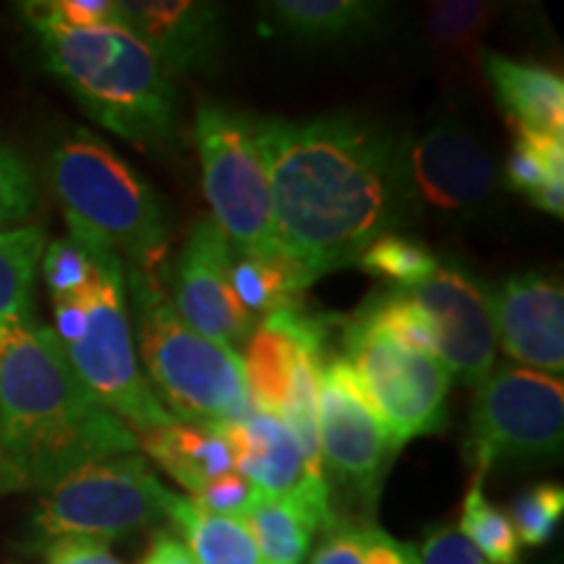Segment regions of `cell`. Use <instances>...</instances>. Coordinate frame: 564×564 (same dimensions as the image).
<instances>
[{
    "instance_id": "cell-31",
    "label": "cell",
    "mask_w": 564,
    "mask_h": 564,
    "mask_svg": "<svg viewBox=\"0 0 564 564\" xmlns=\"http://www.w3.org/2000/svg\"><path fill=\"white\" fill-rule=\"evenodd\" d=\"M564 514V489L560 484H535L514 499L512 525L520 544L544 546L554 539Z\"/></svg>"
},
{
    "instance_id": "cell-3",
    "label": "cell",
    "mask_w": 564,
    "mask_h": 564,
    "mask_svg": "<svg viewBox=\"0 0 564 564\" xmlns=\"http://www.w3.org/2000/svg\"><path fill=\"white\" fill-rule=\"evenodd\" d=\"M47 68L66 84L91 121L147 152H171L181 141L173 76L123 24L66 30L24 9Z\"/></svg>"
},
{
    "instance_id": "cell-26",
    "label": "cell",
    "mask_w": 564,
    "mask_h": 564,
    "mask_svg": "<svg viewBox=\"0 0 564 564\" xmlns=\"http://www.w3.org/2000/svg\"><path fill=\"white\" fill-rule=\"evenodd\" d=\"M47 238L40 225L0 230V329L30 322L32 288Z\"/></svg>"
},
{
    "instance_id": "cell-6",
    "label": "cell",
    "mask_w": 564,
    "mask_h": 564,
    "mask_svg": "<svg viewBox=\"0 0 564 564\" xmlns=\"http://www.w3.org/2000/svg\"><path fill=\"white\" fill-rule=\"evenodd\" d=\"M194 139L212 220L220 225L232 251L243 257H280L257 118L204 102L196 108Z\"/></svg>"
},
{
    "instance_id": "cell-24",
    "label": "cell",
    "mask_w": 564,
    "mask_h": 564,
    "mask_svg": "<svg viewBox=\"0 0 564 564\" xmlns=\"http://www.w3.org/2000/svg\"><path fill=\"white\" fill-rule=\"evenodd\" d=\"M497 17L499 6L486 0H440L429 3L423 32L436 58L453 68L476 70L481 66V40Z\"/></svg>"
},
{
    "instance_id": "cell-34",
    "label": "cell",
    "mask_w": 564,
    "mask_h": 564,
    "mask_svg": "<svg viewBox=\"0 0 564 564\" xmlns=\"http://www.w3.org/2000/svg\"><path fill=\"white\" fill-rule=\"evenodd\" d=\"M51 24L66 30H95L102 24H121V11L112 0H51V3H24Z\"/></svg>"
},
{
    "instance_id": "cell-5",
    "label": "cell",
    "mask_w": 564,
    "mask_h": 564,
    "mask_svg": "<svg viewBox=\"0 0 564 564\" xmlns=\"http://www.w3.org/2000/svg\"><path fill=\"white\" fill-rule=\"evenodd\" d=\"M139 350L162 408L181 423H232L253 411L243 358L181 319L154 274L126 270Z\"/></svg>"
},
{
    "instance_id": "cell-23",
    "label": "cell",
    "mask_w": 564,
    "mask_h": 564,
    "mask_svg": "<svg viewBox=\"0 0 564 564\" xmlns=\"http://www.w3.org/2000/svg\"><path fill=\"white\" fill-rule=\"evenodd\" d=\"M241 520L249 528L262 564H303L312 549L314 533L322 531L312 510L299 499L270 497L262 491L257 494Z\"/></svg>"
},
{
    "instance_id": "cell-28",
    "label": "cell",
    "mask_w": 564,
    "mask_h": 564,
    "mask_svg": "<svg viewBox=\"0 0 564 564\" xmlns=\"http://www.w3.org/2000/svg\"><path fill=\"white\" fill-rule=\"evenodd\" d=\"M308 564H421L419 549L398 541L373 523H337Z\"/></svg>"
},
{
    "instance_id": "cell-35",
    "label": "cell",
    "mask_w": 564,
    "mask_h": 564,
    "mask_svg": "<svg viewBox=\"0 0 564 564\" xmlns=\"http://www.w3.org/2000/svg\"><path fill=\"white\" fill-rule=\"evenodd\" d=\"M257 494L259 489L249 481V478H243L238 470H230V474L215 478V481L204 486V489L194 497V502L207 512L241 520L243 512L249 510V505L257 499Z\"/></svg>"
},
{
    "instance_id": "cell-39",
    "label": "cell",
    "mask_w": 564,
    "mask_h": 564,
    "mask_svg": "<svg viewBox=\"0 0 564 564\" xmlns=\"http://www.w3.org/2000/svg\"><path fill=\"white\" fill-rule=\"evenodd\" d=\"M139 564H194L188 549L183 546V541L175 539L173 533L162 531L152 539L147 554L141 556Z\"/></svg>"
},
{
    "instance_id": "cell-25",
    "label": "cell",
    "mask_w": 564,
    "mask_h": 564,
    "mask_svg": "<svg viewBox=\"0 0 564 564\" xmlns=\"http://www.w3.org/2000/svg\"><path fill=\"white\" fill-rule=\"evenodd\" d=\"M505 183L546 215H564V137L514 133Z\"/></svg>"
},
{
    "instance_id": "cell-4",
    "label": "cell",
    "mask_w": 564,
    "mask_h": 564,
    "mask_svg": "<svg viewBox=\"0 0 564 564\" xmlns=\"http://www.w3.org/2000/svg\"><path fill=\"white\" fill-rule=\"evenodd\" d=\"M51 186L76 243L116 253L126 270L154 274L171 249V228L154 188L123 158L76 129L51 152Z\"/></svg>"
},
{
    "instance_id": "cell-20",
    "label": "cell",
    "mask_w": 564,
    "mask_h": 564,
    "mask_svg": "<svg viewBox=\"0 0 564 564\" xmlns=\"http://www.w3.org/2000/svg\"><path fill=\"white\" fill-rule=\"evenodd\" d=\"M384 3L369 0H274L262 9L267 30L295 45H343L371 34L384 19Z\"/></svg>"
},
{
    "instance_id": "cell-19",
    "label": "cell",
    "mask_w": 564,
    "mask_h": 564,
    "mask_svg": "<svg viewBox=\"0 0 564 564\" xmlns=\"http://www.w3.org/2000/svg\"><path fill=\"white\" fill-rule=\"evenodd\" d=\"M481 70L514 133L564 137V82L552 68L484 51Z\"/></svg>"
},
{
    "instance_id": "cell-11",
    "label": "cell",
    "mask_w": 564,
    "mask_h": 564,
    "mask_svg": "<svg viewBox=\"0 0 564 564\" xmlns=\"http://www.w3.org/2000/svg\"><path fill=\"white\" fill-rule=\"evenodd\" d=\"M316 429L329 474L366 510H373L398 447L348 358L322 356L316 369Z\"/></svg>"
},
{
    "instance_id": "cell-14",
    "label": "cell",
    "mask_w": 564,
    "mask_h": 564,
    "mask_svg": "<svg viewBox=\"0 0 564 564\" xmlns=\"http://www.w3.org/2000/svg\"><path fill=\"white\" fill-rule=\"evenodd\" d=\"M408 293L432 319L436 358L449 377L468 387L481 384L497 356L489 288L463 267L440 264L432 278Z\"/></svg>"
},
{
    "instance_id": "cell-40",
    "label": "cell",
    "mask_w": 564,
    "mask_h": 564,
    "mask_svg": "<svg viewBox=\"0 0 564 564\" xmlns=\"http://www.w3.org/2000/svg\"><path fill=\"white\" fill-rule=\"evenodd\" d=\"M0 337H3V329H0Z\"/></svg>"
},
{
    "instance_id": "cell-16",
    "label": "cell",
    "mask_w": 564,
    "mask_h": 564,
    "mask_svg": "<svg viewBox=\"0 0 564 564\" xmlns=\"http://www.w3.org/2000/svg\"><path fill=\"white\" fill-rule=\"evenodd\" d=\"M232 449V463L243 478L270 497H295L312 510L324 533L337 523L329 489L308 481L301 444L288 423L272 413L251 411L241 421L217 423Z\"/></svg>"
},
{
    "instance_id": "cell-30",
    "label": "cell",
    "mask_w": 564,
    "mask_h": 564,
    "mask_svg": "<svg viewBox=\"0 0 564 564\" xmlns=\"http://www.w3.org/2000/svg\"><path fill=\"white\" fill-rule=\"evenodd\" d=\"M356 264L377 280L398 285V291H413L432 278L440 267V259L426 243L415 241V238L384 232L366 246Z\"/></svg>"
},
{
    "instance_id": "cell-29",
    "label": "cell",
    "mask_w": 564,
    "mask_h": 564,
    "mask_svg": "<svg viewBox=\"0 0 564 564\" xmlns=\"http://www.w3.org/2000/svg\"><path fill=\"white\" fill-rule=\"evenodd\" d=\"M457 531L491 564H520L523 560V544L514 533L510 514L486 499L484 478L474 476L468 491H465Z\"/></svg>"
},
{
    "instance_id": "cell-33",
    "label": "cell",
    "mask_w": 564,
    "mask_h": 564,
    "mask_svg": "<svg viewBox=\"0 0 564 564\" xmlns=\"http://www.w3.org/2000/svg\"><path fill=\"white\" fill-rule=\"evenodd\" d=\"M37 207V188L26 165L0 144V230L19 228Z\"/></svg>"
},
{
    "instance_id": "cell-37",
    "label": "cell",
    "mask_w": 564,
    "mask_h": 564,
    "mask_svg": "<svg viewBox=\"0 0 564 564\" xmlns=\"http://www.w3.org/2000/svg\"><path fill=\"white\" fill-rule=\"evenodd\" d=\"M45 564H123L97 539H61L45 546Z\"/></svg>"
},
{
    "instance_id": "cell-32",
    "label": "cell",
    "mask_w": 564,
    "mask_h": 564,
    "mask_svg": "<svg viewBox=\"0 0 564 564\" xmlns=\"http://www.w3.org/2000/svg\"><path fill=\"white\" fill-rule=\"evenodd\" d=\"M40 264L53 299L87 291L97 274L95 253L76 243L74 238H58L47 243Z\"/></svg>"
},
{
    "instance_id": "cell-8",
    "label": "cell",
    "mask_w": 564,
    "mask_h": 564,
    "mask_svg": "<svg viewBox=\"0 0 564 564\" xmlns=\"http://www.w3.org/2000/svg\"><path fill=\"white\" fill-rule=\"evenodd\" d=\"M167 489L141 455L91 463L51 486L34 507L32 541L40 546L61 539H121L165 518Z\"/></svg>"
},
{
    "instance_id": "cell-9",
    "label": "cell",
    "mask_w": 564,
    "mask_h": 564,
    "mask_svg": "<svg viewBox=\"0 0 564 564\" xmlns=\"http://www.w3.org/2000/svg\"><path fill=\"white\" fill-rule=\"evenodd\" d=\"M564 440V384L549 373L494 366L476 387L468 455L474 476L507 463L552 460Z\"/></svg>"
},
{
    "instance_id": "cell-17",
    "label": "cell",
    "mask_w": 564,
    "mask_h": 564,
    "mask_svg": "<svg viewBox=\"0 0 564 564\" xmlns=\"http://www.w3.org/2000/svg\"><path fill=\"white\" fill-rule=\"evenodd\" d=\"M121 24L137 34L167 74H199L220 63L225 13L207 0H123Z\"/></svg>"
},
{
    "instance_id": "cell-2",
    "label": "cell",
    "mask_w": 564,
    "mask_h": 564,
    "mask_svg": "<svg viewBox=\"0 0 564 564\" xmlns=\"http://www.w3.org/2000/svg\"><path fill=\"white\" fill-rule=\"evenodd\" d=\"M137 434L70 369L53 329L11 324L0 337V476L47 491L110 457L133 455Z\"/></svg>"
},
{
    "instance_id": "cell-27",
    "label": "cell",
    "mask_w": 564,
    "mask_h": 564,
    "mask_svg": "<svg viewBox=\"0 0 564 564\" xmlns=\"http://www.w3.org/2000/svg\"><path fill=\"white\" fill-rule=\"evenodd\" d=\"M303 288L299 272L282 257H232V291L253 319L299 306L295 299Z\"/></svg>"
},
{
    "instance_id": "cell-21",
    "label": "cell",
    "mask_w": 564,
    "mask_h": 564,
    "mask_svg": "<svg viewBox=\"0 0 564 564\" xmlns=\"http://www.w3.org/2000/svg\"><path fill=\"white\" fill-rule=\"evenodd\" d=\"M137 440L139 447L194 497L215 478L236 470L232 449L217 423L175 421L171 426L137 434Z\"/></svg>"
},
{
    "instance_id": "cell-18",
    "label": "cell",
    "mask_w": 564,
    "mask_h": 564,
    "mask_svg": "<svg viewBox=\"0 0 564 564\" xmlns=\"http://www.w3.org/2000/svg\"><path fill=\"white\" fill-rule=\"evenodd\" d=\"M327 324L299 306L267 314L246 340L243 369L253 411L278 415L291 400L295 377L324 356Z\"/></svg>"
},
{
    "instance_id": "cell-1",
    "label": "cell",
    "mask_w": 564,
    "mask_h": 564,
    "mask_svg": "<svg viewBox=\"0 0 564 564\" xmlns=\"http://www.w3.org/2000/svg\"><path fill=\"white\" fill-rule=\"evenodd\" d=\"M280 257L312 285L358 262L403 215L400 139L358 116L257 118Z\"/></svg>"
},
{
    "instance_id": "cell-22",
    "label": "cell",
    "mask_w": 564,
    "mask_h": 564,
    "mask_svg": "<svg viewBox=\"0 0 564 564\" xmlns=\"http://www.w3.org/2000/svg\"><path fill=\"white\" fill-rule=\"evenodd\" d=\"M165 518L181 528L194 564H262L243 520L202 510L194 499L167 491Z\"/></svg>"
},
{
    "instance_id": "cell-12",
    "label": "cell",
    "mask_w": 564,
    "mask_h": 564,
    "mask_svg": "<svg viewBox=\"0 0 564 564\" xmlns=\"http://www.w3.org/2000/svg\"><path fill=\"white\" fill-rule=\"evenodd\" d=\"M400 181L405 207L463 217L489 202L499 175L491 150L468 126L440 118L400 141Z\"/></svg>"
},
{
    "instance_id": "cell-15",
    "label": "cell",
    "mask_w": 564,
    "mask_h": 564,
    "mask_svg": "<svg viewBox=\"0 0 564 564\" xmlns=\"http://www.w3.org/2000/svg\"><path fill=\"white\" fill-rule=\"evenodd\" d=\"M497 345L531 371H564L562 282L539 272L512 274L489 291Z\"/></svg>"
},
{
    "instance_id": "cell-10",
    "label": "cell",
    "mask_w": 564,
    "mask_h": 564,
    "mask_svg": "<svg viewBox=\"0 0 564 564\" xmlns=\"http://www.w3.org/2000/svg\"><path fill=\"white\" fill-rule=\"evenodd\" d=\"M345 348L394 447L440 432L453 384L440 358L394 340L361 312L345 324Z\"/></svg>"
},
{
    "instance_id": "cell-36",
    "label": "cell",
    "mask_w": 564,
    "mask_h": 564,
    "mask_svg": "<svg viewBox=\"0 0 564 564\" xmlns=\"http://www.w3.org/2000/svg\"><path fill=\"white\" fill-rule=\"evenodd\" d=\"M421 564H491L465 535L453 525L436 528L419 549Z\"/></svg>"
},
{
    "instance_id": "cell-13",
    "label": "cell",
    "mask_w": 564,
    "mask_h": 564,
    "mask_svg": "<svg viewBox=\"0 0 564 564\" xmlns=\"http://www.w3.org/2000/svg\"><path fill=\"white\" fill-rule=\"evenodd\" d=\"M232 246L212 217L188 232L173 274V308L188 327L236 350L257 327L232 291Z\"/></svg>"
},
{
    "instance_id": "cell-7",
    "label": "cell",
    "mask_w": 564,
    "mask_h": 564,
    "mask_svg": "<svg viewBox=\"0 0 564 564\" xmlns=\"http://www.w3.org/2000/svg\"><path fill=\"white\" fill-rule=\"evenodd\" d=\"M97 262L95 282L84 291L87 329L66 352L70 369L100 403L137 434L171 426L175 419L154 394L141 371L126 306V264L116 253L91 251Z\"/></svg>"
},
{
    "instance_id": "cell-38",
    "label": "cell",
    "mask_w": 564,
    "mask_h": 564,
    "mask_svg": "<svg viewBox=\"0 0 564 564\" xmlns=\"http://www.w3.org/2000/svg\"><path fill=\"white\" fill-rule=\"evenodd\" d=\"M53 312H55V327L53 333L58 337L63 348L74 345L87 329V299L84 291L76 295H63V299H53Z\"/></svg>"
}]
</instances>
